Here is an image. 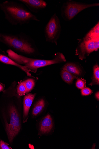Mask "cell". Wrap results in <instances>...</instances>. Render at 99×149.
Returning a JSON list of instances; mask_svg holds the SVG:
<instances>
[{
	"label": "cell",
	"instance_id": "1",
	"mask_svg": "<svg viewBox=\"0 0 99 149\" xmlns=\"http://www.w3.org/2000/svg\"><path fill=\"white\" fill-rule=\"evenodd\" d=\"M6 17L13 25H21L29 23L31 21H39L24 6L15 2H6L0 4Z\"/></svg>",
	"mask_w": 99,
	"mask_h": 149
},
{
	"label": "cell",
	"instance_id": "2",
	"mask_svg": "<svg viewBox=\"0 0 99 149\" xmlns=\"http://www.w3.org/2000/svg\"><path fill=\"white\" fill-rule=\"evenodd\" d=\"M7 52L10 58L18 64L25 66L30 72L35 73L40 68L66 61L64 55L60 52L56 53L53 59L45 60L28 58L19 55L11 49L7 50Z\"/></svg>",
	"mask_w": 99,
	"mask_h": 149
},
{
	"label": "cell",
	"instance_id": "3",
	"mask_svg": "<svg viewBox=\"0 0 99 149\" xmlns=\"http://www.w3.org/2000/svg\"><path fill=\"white\" fill-rule=\"evenodd\" d=\"M0 40L14 50L24 55L31 56L36 53L31 38L23 32L13 35L0 34Z\"/></svg>",
	"mask_w": 99,
	"mask_h": 149
},
{
	"label": "cell",
	"instance_id": "4",
	"mask_svg": "<svg viewBox=\"0 0 99 149\" xmlns=\"http://www.w3.org/2000/svg\"><path fill=\"white\" fill-rule=\"evenodd\" d=\"M99 3L87 4L69 1L65 3L62 8V16L66 20L73 19L79 13L88 8L98 6Z\"/></svg>",
	"mask_w": 99,
	"mask_h": 149
},
{
	"label": "cell",
	"instance_id": "5",
	"mask_svg": "<svg viewBox=\"0 0 99 149\" xmlns=\"http://www.w3.org/2000/svg\"><path fill=\"white\" fill-rule=\"evenodd\" d=\"M60 20L55 13L46 25L44 30L46 42L57 45L61 31Z\"/></svg>",
	"mask_w": 99,
	"mask_h": 149
},
{
	"label": "cell",
	"instance_id": "6",
	"mask_svg": "<svg viewBox=\"0 0 99 149\" xmlns=\"http://www.w3.org/2000/svg\"><path fill=\"white\" fill-rule=\"evenodd\" d=\"M9 112L10 123L6 124V130L9 141L12 142L18 134L21 128L20 117L16 107L13 105L10 106Z\"/></svg>",
	"mask_w": 99,
	"mask_h": 149
},
{
	"label": "cell",
	"instance_id": "7",
	"mask_svg": "<svg viewBox=\"0 0 99 149\" xmlns=\"http://www.w3.org/2000/svg\"><path fill=\"white\" fill-rule=\"evenodd\" d=\"M79 40L75 50V55L79 58L83 60L85 59L94 51H97L99 49V39L91 40Z\"/></svg>",
	"mask_w": 99,
	"mask_h": 149
},
{
	"label": "cell",
	"instance_id": "8",
	"mask_svg": "<svg viewBox=\"0 0 99 149\" xmlns=\"http://www.w3.org/2000/svg\"><path fill=\"white\" fill-rule=\"evenodd\" d=\"M30 10L34 12L45 8L46 2L43 0H19Z\"/></svg>",
	"mask_w": 99,
	"mask_h": 149
},
{
	"label": "cell",
	"instance_id": "9",
	"mask_svg": "<svg viewBox=\"0 0 99 149\" xmlns=\"http://www.w3.org/2000/svg\"><path fill=\"white\" fill-rule=\"evenodd\" d=\"M53 127V120L51 115H47L42 119L40 123L39 130L42 134L50 132Z\"/></svg>",
	"mask_w": 99,
	"mask_h": 149
},
{
	"label": "cell",
	"instance_id": "10",
	"mask_svg": "<svg viewBox=\"0 0 99 149\" xmlns=\"http://www.w3.org/2000/svg\"><path fill=\"white\" fill-rule=\"evenodd\" d=\"M62 70L68 72L78 78L83 73L80 66L74 63H68L65 64L63 67Z\"/></svg>",
	"mask_w": 99,
	"mask_h": 149
},
{
	"label": "cell",
	"instance_id": "11",
	"mask_svg": "<svg viewBox=\"0 0 99 149\" xmlns=\"http://www.w3.org/2000/svg\"><path fill=\"white\" fill-rule=\"evenodd\" d=\"M0 61L4 63L17 67L25 72L28 76H31V74L30 73V71L28 70L26 67L18 64L10 58L5 55L0 54Z\"/></svg>",
	"mask_w": 99,
	"mask_h": 149
},
{
	"label": "cell",
	"instance_id": "12",
	"mask_svg": "<svg viewBox=\"0 0 99 149\" xmlns=\"http://www.w3.org/2000/svg\"><path fill=\"white\" fill-rule=\"evenodd\" d=\"M36 94L30 93L25 96L23 101L24 117L25 118L28 115L30 108L35 98Z\"/></svg>",
	"mask_w": 99,
	"mask_h": 149
},
{
	"label": "cell",
	"instance_id": "13",
	"mask_svg": "<svg viewBox=\"0 0 99 149\" xmlns=\"http://www.w3.org/2000/svg\"><path fill=\"white\" fill-rule=\"evenodd\" d=\"M82 39L85 40H91L99 39L98 21Z\"/></svg>",
	"mask_w": 99,
	"mask_h": 149
},
{
	"label": "cell",
	"instance_id": "14",
	"mask_svg": "<svg viewBox=\"0 0 99 149\" xmlns=\"http://www.w3.org/2000/svg\"><path fill=\"white\" fill-rule=\"evenodd\" d=\"M61 76L64 82L68 84H72L74 79L79 78L64 70L61 71Z\"/></svg>",
	"mask_w": 99,
	"mask_h": 149
},
{
	"label": "cell",
	"instance_id": "15",
	"mask_svg": "<svg viewBox=\"0 0 99 149\" xmlns=\"http://www.w3.org/2000/svg\"><path fill=\"white\" fill-rule=\"evenodd\" d=\"M45 105V101L43 99L39 100L35 104L33 108V115L34 116L38 115L44 109Z\"/></svg>",
	"mask_w": 99,
	"mask_h": 149
},
{
	"label": "cell",
	"instance_id": "16",
	"mask_svg": "<svg viewBox=\"0 0 99 149\" xmlns=\"http://www.w3.org/2000/svg\"><path fill=\"white\" fill-rule=\"evenodd\" d=\"M93 75L91 82L89 85L92 86L99 84V66L96 64L95 65L93 68Z\"/></svg>",
	"mask_w": 99,
	"mask_h": 149
},
{
	"label": "cell",
	"instance_id": "17",
	"mask_svg": "<svg viewBox=\"0 0 99 149\" xmlns=\"http://www.w3.org/2000/svg\"><path fill=\"white\" fill-rule=\"evenodd\" d=\"M24 82L26 88V93H29L33 89L35 84V80L31 78L25 80Z\"/></svg>",
	"mask_w": 99,
	"mask_h": 149
},
{
	"label": "cell",
	"instance_id": "18",
	"mask_svg": "<svg viewBox=\"0 0 99 149\" xmlns=\"http://www.w3.org/2000/svg\"><path fill=\"white\" fill-rule=\"evenodd\" d=\"M17 93L19 96L24 95L26 93V88L24 82L19 84L17 87Z\"/></svg>",
	"mask_w": 99,
	"mask_h": 149
},
{
	"label": "cell",
	"instance_id": "19",
	"mask_svg": "<svg viewBox=\"0 0 99 149\" xmlns=\"http://www.w3.org/2000/svg\"><path fill=\"white\" fill-rule=\"evenodd\" d=\"M86 80L82 78H78L76 81V86L78 89L82 90L86 87Z\"/></svg>",
	"mask_w": 99,
	"mask_h": 149
},
{
	"label": "cell",
	"instance_id": "20",
	"mask_svg": "<svg viewBox=\"0 0 99 149\" xmlns=\"http://www.w3.org/2000/svg\"><path fill=\"white\" fill-rule=\"evenodd\" d=\"M93 93V91L87 87H85L81 90V93L83 96H87L90 95Z\"/></svg>",
	"mask_w": 99,
	"mask_h": 149
},
{
	"label": "cell",
	"instance_id": "21",
	"mask_svg": "<svg viewBox=\"0 0 99 149\" xmlns=\"http://www.w3.org/2000/svg\"><path fill=\"white\" fill-rule=\"evenodd\" d=\"M0 149H11L8 146L7 143L4 142L3 141H0Z\"/></svg>",
	"mask_w": 99,
	"mask_h": 149
},
{
	"label": "cell",
	"instance_id": "22",
	"mask_svg": "<svg viewBox=\"0 0 99 149\" xmlns=\"http://www.w3.org/2000/svg\"><path fill=\"white\" fill-rule=\"evenodd\" d=\"M95 97L96 99L99 101V91L97 92L95 95Z\"/></svg>",
	"mask_w": 99,
	"mask_h": 149
},
{
	"label": "cell",
	"instance_id": "23",
	"mask_svg": "<svg viewBox=\"0 0 99 149\" xmlns=\"http://www.w3.org/2000/svg\"><path fill=\"white\" fill-rule=\"evenodd\" d=\"M4 90V87L1 84H0V92Z\"/></svg>",
	"mask_w": 99,
	"mask_h": 149
}]
</instances>
